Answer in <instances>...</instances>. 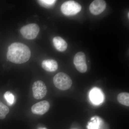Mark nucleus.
Listing matches in <instances>:
<instances>
[{"instance_id":"nucleus-1","label":"nucleus","mask_w":129,"mask_h":129,"mask_svg":"<svg viewBox=\"0 0 129 129\" xmlns=\"http://www.w3.org/2000/svg\"><path fill=\"white\" fill-rule=\"evenodd\" d=\"M31 56L30 49L26 45L20 42H14L8 48L7 57L11 62L22 64L28 61Z\"/></svg>"},{"instance_id":"nucleus-2","label":"nucleus","mask_w":129,"mask_h":129,"mask_svg":"<svg viewBox=\"0 0 129 129\" xmlns=\"http://www.w3.org/2000/svg\"><path fill=\"white\" fill-rule=\"evenodd\" d=\"M53 82L55 86L61 90L69 89L73 84L70 77L63 73H59L56 74L53 78Z\"/></svg>"},{"instance_id":"nucleus-3","label":"nucleus","mask_w":129,"mask_h":129,"mask_svg":"<svg viewBox=\"0 0 129 129\" xmlns=\"http://www.w3.org/2000/svg\"><path fill=\"white\" fill-rule=\"evenodd\" d=\"M81 9V5L76 2L73 1H68L63 3L61 6V11L63 14L67 16L76 15Z\"/></svg>"},{"instance_id":"nucleus-4","label":"nucleus","mask_w":129,"mask_h":129,"mask_svg":"<svg viewBox=\"0 0 129 129\" xmlns=\"http://www.w3.org/2000/svg\"><path fill=\"white\" fill-rule=\"evenodd\" d=\"M40 30V27L38 24L32 23L22 27L20 29V32L25 39L33 40L37 37Z\"/></svg>"},{"instance_id":"nucleus-5","label":"nucleus","mask_w":129,"mask_h":129,"mask_svg":"<svg viewBox=\"0 0 129 129\" xmlns=\"http://www.w3.org/2000/svg\"><path fill=\"white\" fill-rule=\"evenodd\" d=\"M33 96L35 99H40L46 96L47 93V88L45 84L42 81H35L32 86Z\"/></svg>"},{"instance_id":"nucleus-6","label":"nucleus","mask_w":129,"mask_h":129,"mask_svg":"<svg viewBox=\"0 0 129 129\" xmlns=\"http://www.w3.org/2000/svg\"><path fill=\"white\" fill-rule=\"evenodd\" d=\"M74 64L76 69L81 73H85L87 71V66L84 53L80 52L75 56L73 60Z\"/></svg>"},{"instance_id":"nucleus-7","label":"nucleus","mask_w":129,"mask_h":129,"mask_svg":"<svg viewBox=\"0 0 129 129\" xmlns=\"http://www.w3.org/2000/svg\"><path fill=\"white\" fill-rule=\"evenodd\" d=\"M107 4L103 0H95L90 5L89 10L91 14L94 15L101 14L106 9Z\"/></svg>"},{"instance_id":"nucleus-8","label":"nucleus","mask_w":129,"mask_h":129,"mask_svg":"<svg viewBox=\"0 0 129 129\" xmlns=\"http://www.w3.org/2000/svg\"><path fill=\"white\" fill-rule=\"evenodd\" d=\"M50 108L49 103L47 101H44L33 105L31 108V111L34 114L42 115L48 112Z\"/></svg>"},{"instance_id":"nucleus-9","label":"nucleus","mask_w":129,"mask_h":129,"mask_svg":"<svg viewBox=\"0 0 129 129\" xmlns=\"http://www.w3.org/2000/svg\"><path fill=\"white\" fill-rule=\"evenodd\" d=\"M42 66L45 70L50 72H55L58 68L56 61L52 59L44 60L42 63Z\"/></svg>"},{"instance_id":"nucleus-10","label":"nucleus","mask_w":129,"mask_h":129,"mask_svg":"<svg viewBox=\"0 0 129 129\" xmlns=\"http://www.w3.org/2000/svg\"><path fill=\"white\" fill-rule=\"evenodd\" d=\"M53 43L55 48L60 52L64 51L68 47V44L66 41L59 36L53 38Z\"/></svg>"},{"instance_id":"nucleus-11","label":"nucleus","mask_w":129,"mask_h":129,"mask_svg":"<svg viewBox=\"0 0 129 129\" xmlns=\"http://www.w3.org/2000/svg\"><path fill=\"white\" fill-rule=\"evenodd\" d=\"M90 98L94 103L99 104L102 101V94L101 91L98 89H93L90 92Z\"/></svg>"},{"instance_id":"nucleus-12","label":"nucleus","mask_w":129,"mask_h":129,"mask_svg":"<svg viewBox=\"0 0 129 129\" xmlns=\"http://www.w3.org/2000/svg\"><path fill=\"white\" fill-rule=\"evenodd\" d=\"M118 102L122 105L128 107L129 106V94L128 92H123L117 96Z\"/></svg>"},{"instance_id":"nucleus-13","label":"nucleus","mask_w":129,"mask_h":129,"mask_svg":"<svg viewBox=\"0 0 129 129\" xmlns=\"http://www.w3.org/2000/svg\"><path fill=\"white\" fill-rule=\"evenodd\" d=\"M4 97L8 106H11L15 103V97L13 93L10 91H7L5 92Z\"/></svg>"},{"instance_id":"nucleus-14","label":"nucleus","mask_w":129,"mask_h":129,"mask_svg":"<svg viewBox=\"0 0 129 129\" xmlns=\"http://www.w3.org/2000/svg\"><path fill=\"white\" fill-rule=\"evenodd\" d=\"M9 112L8 107L0 101V119H5Z\"/></svg>"},{"instance_id":"nucleus-15","label":"nucleus","mask_w":129,"mask_h":129,"mask_svg":"<svg viewBox=\"0 0 129 129\" xmlns=\"http://www.w3.org/2000/svg\"><path fill=\"white\" fill-rule=\"evenodd\" d=\"M56 1L55 0H40L38 1L40 5L46 8L52 7L55 4Z\"/></svg>"},{"instance_id":"nucleus-16","label":"nucleus","mask_w":129,"mask_h":129,"mask_svg":"<svg viewBox=\"0 0 129 129\" xmlns=\"http://www.w3.org/2000/svg\"><path fill=\"white\" fill-rule=\"evenodd\" d=\"M38 129H47L45 128H42V127H40Z\"/></svg>"},{"instance_id":"nucleus-17","label":"nucleus","mask_w":129,"mask_h":129,"mask_svg":"<svg viewBox=\"0 0 129 129\" xmlns=\"http://www.w3.org/2000/svg\"><path fill=\"white\" fill-rule=\"evenodd\" d=\"M129 13H128V18H129Z\"/></svg>"},{"instance_id":"nucleus-18","label":"nucleus","mask_w":129,"mask_h":129,"mask_svg":"<svg viewBox=\"0 0 129 129\" xmlns=\"http://www.w3.org/2000/svg\"></svg>"}]
</instances>
